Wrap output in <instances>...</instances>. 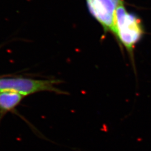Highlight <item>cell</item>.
<instances>
[{
    "label": "cell",
    "mask_w": 151,
    "mask_h": 151,
    "mask_svg": "<svg viewBox=\"0 0 151 151\" xmlns=\"http://www.w3.org/2000/svg\"><path fill=\"white\" fill-rule=\"evenodd\" d=\"M24 96L16 92H0V111L1 114L14 109Z\"/></svg>",
    "instance_id": "obj_4"
},
{
    "label": "cell",
    "mask_w": 151,
    "mask_h": 151,
    "mask_svg": "<svg viewBox=\"0 0 151 151\" xmlns=\"http://www.w3.org/2000/svg\"><path fill=\"white\" fill-rule=\"evenodd\" d=\"M57 80H37L29 78H2L0 79V92L14 91L24 96L38 92H53L58 94H67L65 92L55 87L60 83Z\"/></svg>",
    "instance_id": "obj_2"
},
{
    "label": "cell",
    "mask_w": 151,
    "mask_h": 151,
    "mask_svg": "<svg viewBox=\"0 0 151 151\" xmlns=\"http://www.w3.org/2000/svg\"><path fill=\"white\" fill-rule=\"evenodd\" d=\"M89 11L105 32L113 34L115 12L124 0H86Z\"/></svg>",
    "instance_id": "obj_3"
},
{
    "label": "cell",
    "mask_w": 151,
    "mask_h": 151,
    "mask_svg": "<svg viewBox=\"0 0 151 151\" xmlns=\"http://www.w3.org/2000/svg\"><path fill=\"white\" fill-rule=\"evenodd\" d=\"M145 33L140 17L127 11L124 2L120 4L114 15L113 34L132 57Z\"/></svg>",
    "instance_id": "obj_1"
}]
</instances>
